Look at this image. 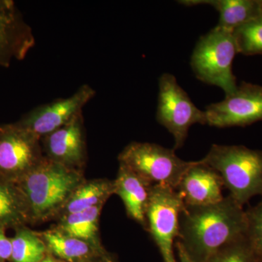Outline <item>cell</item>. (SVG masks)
Returning a JSON list of instances; mask_svg holds the SVG:
<instances>
[{
	"mask_svg": "<svg viewBox=\"0 0 262 262\" xmlns=\"http://www.w3.org/2000/svg\"><path fill=\"white\" fill-rule=\"evenodd\" d=\"M247 218L230 195L215 204L184 203L179 217L177 242L194 262H207L225 246L246 238Z\"/></svg>",
	"mask_w": 262,
	"mask_h": 262,
	"instance_id": "cell-1",
	"label": "cell"
},
{
	"mask_svg": "<svg viewBox=\"0 0 262 262\" xmlns=\"http://www.w3.org/2000/svg\"><path fill=\"white\" fill-rule=\"evenodd\" d=\"M84 181L81 170L45 157L15 182L27 207L29 224L46 222L61 213L74 191Z\"/></svg>",
	"mask_w": 262,
	"mask_h": 262,
	"instance_id": "cell-2",
	"label": "cell"
},
{
	"mask_svg": "<svg viewBox=\"0 0 262 262\" xmlns=\"http://www.w3.org/2000/svg\"><path fill=\"white\" fill-rule=\"evenodd\" d=\"M201 161L220 174L229 195L241 206L262 196V150L213 144Z\"/></svg>",
	"mask_w": 262,
	"mask_h": 262,
	"instance_id": "cell-3",
	"label": "cell"
},
{
	"mask_svg": "<svg viewBox=\"0 0 262 262\" xmlns=\"http://www.w3.org/2000/svg\"><path fill=\"white\" fill-rule=\"evenodd\" d=\"M237 53L233 32L216 26L196 42L191 67L198 80L217 86L229 96L238 85L232 70Z\"/></svg>",
	"mask_w": 262,
	"mask_h": 262,
	"instance_id": "cell-4",
	"label": "cell"
},
{
	"mask_svg": "<svg viewBox=\"0 0 262 262\" xmlns=\"http://www.w3.org/2000/svg\"><path fill=\"white\" fill-rule=\"evenodd\" d=\"M118 161L151 185L173 189H178L184 174L195 163L181 159L174 149L137 141L124 148L119 155Z\"/></svg>",
	"mask_w": 262,
	"mask_h": 262,
	"instance_id": "cell-5",
	"label": "cell"
},
{
	"mask_svg": "<svg viewBox=\"0 0 262 262\" xmlns=\"http://www.w3.org/2000/svg\"><path fill=\"white\" fill-rule=\"evenodd\" d=\"M158 86L157 121L173 136L174 149H179L185 143L191 126L207 125L206 113L196 107L171 74L160 76Z\"/></svg>",
	"mask_w": 262,
	"mask_h": 262,
	"instance_id": "cell-6",
	"label": "cell"
},
{
	"mask_svg": "<svg viewBox=\"0 0 262 262\" xmlns=\"http://www.w3.org/2000/svg\"><path fill=\"white\" fill-rule=\"evenodd\" d=\"M184 206L177 189L153 185L146 209V228L159 248L164 262H177L173 244L179 235V217Z\"/></svg>",
	"mask_w": 262,
	"mask_h": 262,
	"instance_id": "cell-7",
	"label": "cell"
},
{
	"mask_svg": "<svg viewBox=\"0 0 262 262\" xmlns=\"http://www.w3.org/2000/svg\"><path fill=\"white\" fill-rule=\"evenodd\" d=\"M40 139L14 123L0 125V177L18 182L44 159Z\"/></svg>",
	"mask_w": 262,
	"mask_h": 262,
	"instance_id": "cell-8",
	"label": "cell"
},
{
	"mask_svg": "<svg viewBox=\"0 0 262 262\" xmlns=\"http://www.w3.org/2000/svg\"><path fill=\"white\" fill-rule=\"evenodd\" d=\"M207 125L245 127L262 121V86L242 82L233 94L207 106Z\"/></svg>",
	"mask_w": 262,
	"mask_h": 262,
	"instance_id": "cell-9",
	"label": "cell"
},
{
	"mask_svg": "<svg viewBox=\"0 0 262 262\" xmlns=\"http://www.w3.org/2000/svg\"><path fill=\"white\" fill-rule=\"evenodd\" d=\"M95 95L96 91L92 87L82 84L72 96L38 106L15 122L41 140L82 113V108Z\"/></svg>",
	"mask_w": 262,
	"mask_h": 262,
	"instance_id": "cell-10",
	"label": "cell"
},
{
	"mask_svg": "<svg viewBox=\"0 0 262 262\" xmlns=\"http://www.w3.org/2000/svg\"><path fill=\"white\" fill-rule=\"evenodd\" d=\"M35 46L32 29L12 0H0V67L21 61Z\"/></svg>",
	"mask_w": 262,
	"mask_h": 262,
	"instance_id": "cell-11",
	"label": "cell"
},
{
	"mask_svg": "<svg viewBox=\"0 0 262 262\" xmlns=\"http://www.w3.org/2000/svg\"><path fill=\"white\" fill-rule=\"evenodd\" d=\"M46 158L81 170L86 161V142L82 113L54 132L41 139Z\"/></svg>",
	"mask_w": 262,
	"mask_h": 262,
	"instance_id": "cell-12",
	"label": "cell"
},
{
	"mask_svg": "<svg viewBox=\"0 0 262 262\" xmlns=\"http://www.w3.org/2000/svg\"><path fill=\"white\" fill-rule=\"evenodd\" d=\"M224 187L220 174L198 160L184 174L177 190L182 194L186 205L207 206L224 199Z\"/></svg>",
	"mask_w": 262,
	"mask_h": 262,
	"instance_id": "cell-13",
	"label": "cell"
},
{
	"mask_svg": "<svg viewBox=\"0 0 262 262\" xmlns=\"http://www.w3.org/2000/svg\"><path fill=\"white\" fill-rule=\"evenodd\" d=\"M114 186L115 194L121 198L127 214L143 227H146V209L152 185L128 168L120 165Z\"/></svg>",
	"mask_w": 262,
	"mask_h": 262,
	"instance_id": "cell-14",
	"label": "cell"
},
{
	"mask_svg": "<svg viewBox=\"0 0 262 262\" xmlns=\"http://www.w3.org/2000/svg\"><path fill=\"white\" fill-rule=\"evenodd\" d=\"M185 6L208 5L220 13L218 27L233 31L256 17L261 10V0H184Z\"/></svg>",
	"mask_w": 262,
	"mask_h": 262,
	"instance_id": "cell-15",
	"label": "cell"
},
{
	"mask_svg": "<svg viewBox=\"0 0 262 262\" xmlns=\"http://www.w3.org/2000/svg\"><path fill=\"white\" fill-rule=\"evenodd\" d=\"M103 206L100 205L85 211L61 216L56 229L70 237L84 241L103 253L98 234V223Z\"/></svg>",
	"mask_w": 262,
	"mask_h": 262,
	"instance_id": "cell-16",
	"label": "cell"
},
{
	"mask_svg": "<svg viewBox=\"0 0 262 262\" xmlns=\"http://www.w3.org/2000/svg\"><path fill=\"white\" fill-rule=\"evenodd\" d=\"M115 194L114 181L106 179L84 180L67 201L60 216L78 213L89 208L103 205Z\"/></svg>",
	"mask_w": 262,
	"mask_h": 262,
	"instance_id": "cell-17",
	"label": "cell"
},
{
	"mask_svg": "<svg viewBox=\"0 0 262 262\" xmlns=\"http://www.w3.org/2000/svg\"><path fill=\"white\" fill-rule=\"evenodd\" d=\"M27 224V207L16 184L0 177V226L16 229Z\"/></svg>",
	"mask_w": 262,
	"mask_h": 262,
	"instance_id": "cell-18",
	"label": "cell"
},
{
	"mask_svg": "<svg viewBox=\"0 0 262 262\" xmlns=\"http://www.w3.org/2000/svg\"><path fill=\"white\" fill-rule=\"evenodd\" d=\"M38 234L44 241L47 249L66 261L82 262L89 259L95 253H101L87 243L67 235L57 229Z\"/></svg>",
	"mask_w": 262,
	"mask_h": 262,
	"instance_id": "cell-19",
	"label": "cell"
},
{
	"mask_svg": "<svg viewBox=\"0 0 262 262\" xmlns=\"http://www.w3.org/2000/svg\"><path fill=\"white\" fill-rule=\"evenodd\" d=\"M11 237L13 262H41L46 257L47 248L38 233L27 226L15 229Z\"/></svg>",
	"mask_w": 262,
	"mask_h": 262,
	"instance_id": "cell-20",
	"label": "cell"
},
{
	"mask_svg": "<svg viewBox=\"0 0 262 262\" xmlns=\"http://www.w3.org/2000/svg\"><path fill=\"white\" fill-rule=\"evenodd\" d=\"M261 10L256 17L233 31L237 53L245 56L262 55Z\"/></svg>",
	"mask_w": 262,
	"mask_h": 262,
	"instance_id": "cell-21",
	"label": "cell"
},
{
	"mask_svg": "<svg viewBox=\"0 0 262 262\" xmlns=\"http://www.w3.org/2000/svg\"><path fill=\"white\" fill-rule=\"evenodd\" d=\"M207 262H262V260L246 237L225 246Z\"/></svg>",
	"mask_w": 262,
	"mask_h": 262,
	"instance_id": "cell-22",
	"label": "cell"
},
{
	"mask_svg": "<svg viewBox=\"0 0 262 262\" xmlns=\"http://www.w3.org/2000/svg\"><path fill=\"white\" fill-rule=\"evenodd\" d=\"M247 238L250 246L262 260V201L246 211Z\"/></svg>",
	"mask_w": 262,
	"mask_h": 262,
	"instance_id": "cell-23",
	"label": "cell"
},
{
	"mask_svg": "<svg viewBox=\"0 0 262 262\" xmlns=\"http://www.w3.org/2000/svg\"><path fill=\"white\" fill-rule=\"evenodd\" d=\"M5 230L6 229L0 226V262H4L11 258V238L8 237Z\"/></svg>",
	"mask_w": 262,
	"mask_h": 262,
	"instance_id": "cell-24",
	"label": "cell"
},
{
	"mask_svg": "<svg viewBox=\"0 0 262 262\" xmlns=\"http://www.w3.org/2000/svg\"><path fill=\"white\" fill-rule=\"evenodd\" d=\"M176 247L177 248L179 259H180L181 262H194L192 258L189 257L185 250L184 249V248L178 242H177V244H176Z\"/></svg>",
	"mask_w": 262,
	"mask_h": 262,
	"instance_id": "cell-25",
	"label": "cell"
},
{
	"mask_svg": "<svg viewBox=\"0 0 262 262\" xmlns=\"http://www.w3.org/2000/svg\"><path fill=\"white\" fill-rule=\"evenodd\" d=\"M41 262H57L56 260L53 259V258L48 256V257H45L44 259Z\"/></svg>",
	"mask_w": 262,
	"mask_h": 262,
	"instance_id": "cell-26",
	"label": "cell"
},
{
	"mask_svg": "<svg viewBox=\"0 0 262 262\" xmlns=\"http://www.w3.org/2000/svg\"><path fill=\"white\" fill-rule=\"evenodd\" d=\"M99 262H113L110 258L103 257Z\"/></svg>",
	"mask_w": 262,
	"mask_h": 262,
	"instance_id": "cell-27",
	"label": "cell"
},
{
	"mask_svg": "<svg viewBox=\"0 0 262 262\" xmlns=\"http://www.w3.org/2000/svg\"><path fill=\"white\" fill-rule=\"evenodd\" d=\"M261 1H262V0H261Z\"/></svg>",
	"mask_w": 262,
	"mask_h": 262,
	"instance_id": "cell-28",
	"label": "cell"
}]
</instances>
